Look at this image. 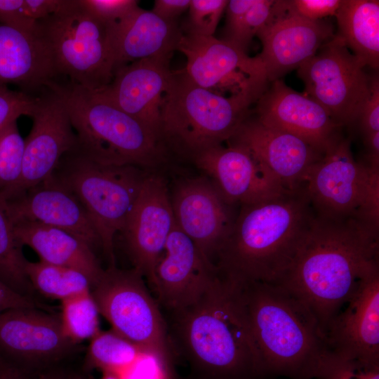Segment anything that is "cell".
Wrapping results in <instances>:
<instances>
[{
	"instance_id": "obj_18",
	"label": "cell",
	"mask_w": 379,
	"mask_h": 379,
	"mask_svg": "<svg viewBox=\"0 0 379 379\" xmlns=\"http://www.w3.org/2000/svg\"><path fill=\"white\" fill-rule=\"evenodd\" d=\"M218 273L175 223L155 267L153 289L159 302L172 313L194 302Z\"/></svg>"
},
{
	"instance_id": "obj_52",
	"label": "cell",
	"mask_w": 379,
	"mask_h": 379,
	"mask_svg": "<svg viewBox=\"0 0 379 379\" xmlns=\"http://www.w3.org/2000/svg\"><path fill=\"white\" fill-rule=\"evenodd\" d=\"M22 379H26V378H25V376H24V377L22 378Z\"/></svg>"
},
{
	"instance_id": "obj_50",
	"label": "cell",
	"mask_w": 379,
	"mask_h": 379,
	"mask_svg": "<svg viewBox=\"0 0 379 379\" xmlns=\"http://www.w3.org/2000/svg\"><path fill=\"white\" fill-rule=\"evenodd\" d=\"M4 359L2 358V357L1 356V354H0V362L3 360Z\"/></svg>"
},
{
	"instance_id": "obj_24",
	"label": "cell",
	"mask_w": 379,
	"mask_h": 379,
	"mask_svg": "<svg viewBox=\"0 0 379 379\" xmlns=\"http://www.w3.org/2000/svg\"><path fill=\"white\" fill-rule=\"evenodd\" d=\"M328 325L327 347L379 361V268L366 276Z\"/></svg>"
},
{
	"instance_id": "obj_13",
	"label": "cell",
	"mask_w": 379,
	"mask_h": 379,
	"mask_svg": "<svg viewBox=\"0 0 379 379\" xmlns=\"http://www.w3.org/2000/svg\"><path fill=\"white\" fill-rule=\"evenodd\" d=\"M371 166L355 161L351 142L340 136L313 166L303 188L316 215L356 218L364 197Z\"/></svg>"
},
{
	"instance_id": "obj_5",
	"label": "cell",
	"mask_w": 379,
	"mask_h": 379,
	"mask_svg": "<svg viewBox=\"0 0 379 379\" xmlns=\"http://www.w3.org/2000/svg\"><path fill=\"white\" fill-rule=\"evenodd\" d=\"M62 98L77 138V149L103 165L135 166L151 170L168 151L160 136L98 93L67 80L51 88Z\"/></svg>"
},
{
	"instance_id": "obj_2",
	"label": "cell",
	"mask_w": 379,
	"mask_h": 379,
	"mask_svg": "<svg viewBox=\"0 0 379 379\" xmlns=\"http://www.w3.org/2000/svg\"><path fill=\"white\" fill-rule=\"evenodd\" d=\"M172 314L195 379L264 378L237 281L218 272L194 302Z\"/></svg>"
},
{
	"instance_id": "obj_29",
	"label": "cell",
	"mask_w": 379,
	"mask_h": 379,
	"mask_svg": "<svg viewBox=\"0 0 379 379\" xmlns=\"http://www.w3.org/2000/svg\"><path fill=\"white\" fill-rule=\"evenodd\" d=\"M287 5L288 1H228L225 37L222 40L246 53L253 36L281 13Z\"/></svg>"
},
{
	"instance_id": "obj_28",
	"label": "cell",
	"mask_w": 379,
	"mask_h": 379,
	"mask_svg": "<svg viewBox=\"0 0 379 379\" xmlns=\"http://www.w3.org/2000/svg\"><path fill=\"white\" fill-rule=\"evenodd\" d=\"M346 46L366 66H379V1L341 0L335 15Z\"/></svg>"
},
{
	"instance_id": "obj_15",
	"label": "cell",
	"mask_w": 379,
	"mask_h": 379,
	"mask_svg": "<svg viewBox=\"0 0 379 379\" xmlns=\"http://www.w3.org/2000/svg\"><path fill=\"white\" fill-rule=\"evenodd\" d=\"M246 151L288 190L303 187L324 153L302 138L248 116L227 141Z\"/></svg>"
},
{
	"instance_id": "obj_10",
	"label": "cell",
	"mask_w": 379,
	"mask_h": 379,
	"mask_svg": "<svg viewBox=\"0 0 379 379\" xmlns=\"http://www.w3.org/2000/svg\"><path fill=\"white\" fill-rule=\"evenodd\" d=\"M365 65L337 35L298 68L305 93L321 105L339 126L357 124L367 99L371 78Z\"/></svg>"
},
{
	"instance_id": "obj_26",
	"label": "cell",
	"mask_w": 379,
	"mask_h": 379,
	"mask_svg": "<svg viewBox=\"0 0 379 379\" xmlns=\"http://www.w3.org/2000/svg\"><path fill=\"white\" fill-rule=\"evenodd\" d=\"M58 80L50 53L36 32L0 24V84L17 85L35 95Z\"/></svg>"
},
{
	"instance_id": "obj_49",
	"label": "cell",
	"mask_w": 379,
	"mask_h": 379,
	"mask_svg": "<svg viewBox=\"0 0 379 379\" xmlns=\"http://www.w3.org/2000/svg\"><path fill=\"white\" fill-rule=\"evenodd\" d=\"M65 379H83V378L79 375H72V376H69V377H68L67 378H65Z\"/></svg>"
},
{
	"instance_id": "obj_36",
	"label": "cell",
	"mask_w": 379,
	"mask_h": 379,
	"mask_svg": "<svg viewBox=\"0 0 379 379\" xmlns=\"http://www.w3.org/2000/svg\"><path fill=\"white\" fill-rule=\"evenodd\" d=\"M227 4V0H190L186 33L213 36Z\"/></svg>"
},
{
	"instance_id": "obj_45",
	"label": "cell",
	"mask_w": 379,
	"mask_h": 379,
	"mask_svg": "<svg viewBox=\"0 0 379 379\" xmlns=\"http://www.w3.org/2000/svg\"><path fill=\"white\" fill-rule=\"evenodd\" d=\"M190 0H156L152 11L166 21H176V18L190 6Z\"/></svg>"
},
{
	"instance_id": "obj_32",
	"label": "cell",
	"mask_w": 379,
	"mask_h": 379,
	"mask_svg": "<svg viewBox=\"0 0 379 379\" xmlns=\"http://www.w3.org/2000/svg\"><path fill=\"white\" fill-rule=\"evenodd\" d=\"M22 247L0 201V280L15 292L31 298L35 290L26 273L28 260L23 255Z\"/></svg>"
},
{
	"instance_id": "obj_20",
	"label": "cell",
	"mask_w": 379,
	"mask_h": 379,
	"mask_svg": "<svg viewBox=\"0 0 379 379\" xmlns=\"http://www.w3.org/2000/svg\"><path fill=\"white\" fill-rule=\"evenodd\" d=\"M74 345L63 331L60 316L36 307L15 308L0 313L3 359L25 364L48 363L65 357Z\"/></svg>"
},
{
	"instance_id": "obj_46",
	"label": "cell",
	"mask_w": 379,
	"mask_h": 379,
	"mask_svg": "<svg viewBox=\"0 0 379 379\" xmlns=\"http://www.w3.org/2000/svg\"><path fill=\"white\" fill-rule=\"evenodd\" d=\"M23 375L13 365L5 360L0 362V379H22Z\"/></svg>"
},
{
	"instance_id": "obj_39",
	"label": "cell",
	"mask_w": 379,
	"mask_h": 379,
	"mask_svg": "<svg viewBox=\"0 0 379 379\" xmlns=\"http://www.w3.org/2000/svg\"><path fill=\"white\" fill-rule=\"evenodd\" d=\"M357 124L359 125L364 139L379 133V79L378 75L371 79L369 94Z\"/></svg>"
},
{
	"instance_id": "obj_8",
	"label": "cell",
	"mask_w": 379,
	"mask_h": 379,
	"mask_svg": "<svg viewBox=\"0 0 379 379\" xmlns=\"http://www.w3.org/2000/svg\"><path fill=\"white\" fill-rule=\"evenodd\" d=\"M36 32L50 53L58 80L93 91L111 82L114 68L107 27L80 0H65L58 11L37 21Z\"/></svg>"
},
{
	"instance_id": "obj_38",
	"label": "cell",
	"mask_w": 379,
	"mask_h": 379,
	"mask_svg": "<svg viewBox=\"0 0 379 379\" xmlns=\"http://www.w3.org/2000/svg\"><path fill=\"white\" fill-rule=\"evenodd\" d=\"M80 3L106 27L121 21L139 6L136 0H80Z\"/></svg>"
},
{
	"instance_id": "obj_19",
	"label": "cell",
	"mask_w": 379,
	"mask_h": 379,
	"mask_svg": "<svg viewBox=\"0 0 379 379\" xmlns=\"http://www.w3.org/2000/svg\"><path fill=\"white\" fill-rule=\"evenodd\" d=\"M255 102L260 121L302 138L322 153L341 136L340 126L321 105L281 79L272 81Z\"/></svg>"
},
{
	"instance_id": "obj_33",
	"label": "cell",
	"mask_w": 379,
	"mask_h": 379,
	"mask_svg": "<svg viewBox=\"0 0 379 379\" xmlns=\"http://www.w3.org/2000/svg\"><path fill=\"white\" fill-rule=\"evenodd\" d=\"M62 329L74 344L91 340L100 331L99 310L91 291L61 301Z\"/></svg>"
},
{
	"instance_id": "obj_4",
	"label": "cell",
	"mask_w": 379,
	"mask_h": 379,
	"mask_svg": "<svg viewBox=\"0 0 379 379\" xmlns=\"http://www.w3.org/2000/svg\"><path fill=\"white\" fill-rule=\"evenodd\" d=\"M238 282L264 377L311 379L327 347L312 310L281 285Z\"/></svg>"
},
{
	"instance_id": "obj_42",
	"label": "cell",
	"mask_w": 379,
	"mask_h": 379,
	"mask_svg": "<svg viewBox=\"0 0 379 379\" xmlns=\"http://www.w3.org/2000/svg\"><path fill=\"white\" fill-rule=\"evenodd\" d=\"M37 21L29 18L24 11L23 0H0V24L34 33Z\"/></svg>"
},
{
	"instance_id": "obj_11",
	"label": "cell",
	"mask_w": 379,
	"mask_h": 379,
	"mask_svg": "<svg viewBox=\"0 0 379 379\" xmlns=\"http://www.w3.org/2000/svg\"><path fill=\"white\" fill-rule=\"evenodd\" d=\"M186 58L183 72L197 86L226 96L258 100L267 88L261 60L213 36L182 34L177 49Z\"/></svg>"
},
{
	"instance_id": "obj_12",
	"label": "cell",
	"mask_w": 379,
	"mask_h": 379,
	"mask_svg": "<svg viewBox=\"0 0 379 379\" xmlns=\"http://www.w3.org/2000/svg\"><path fill=\"white\" fill-rule=\"evenodd\" d=\"M32 129L25 139L20 176L0 200L15 198L47 180L67 152L77 148V138L60 95L47 90L36 95Z\"/></svg>"
},
{
	"instance_id": "obj_25",
	"label": "cell",
	"mask_w": 379,
	"mask_h": 379,
	"mask_svg": "<svg viewBox=\"0 0 379 379\" xmlns=\"http://www.w3.org/2000/svg\"><path fill=\"white\" fill-rule=\"evenodd\" d=\"M107 29L114 71L142 59L171 58L182 34L176 21L164 20L140 6Z\"/></svg>"
},
{
	"instance_id": "obj_17",
	"label": "cell",
	"mask_w": 379,
	"mask_h": 379,
	"mask_svg": "<svg viewBox=\"0 0 379 379\" xmlns=\"http://www.w3.org/2000/svg\"><path fill=\"white\" fill-rule=\"evenodd\" d=\"M192 160L230 206L257 203L288 190L248 151L234 144L214 146Z\"/></svg>"
},
{
	"instance_id": "obj_3",
	"label": "cell",
	"mask_w": 379,
	"mask_h": 379,
	"mask_svg": "<svg viewBox=\"0 0 379 379\" xmlns=\"http://www.w3.org/2000/svg\"><path fill=\"white\" fill-rule=\"evenodd\" d=\"M314 216L303 187L242 205L213 265L233 280L277 284Z\"/></svg>"
},
{
	"instance_id": "obj_14",
	"label": "cell",
	"mask_w": 379,
	"mask_h": 379,
	"mask_svg": "<svg viewBox=\"0 0 379 379\" xmlns=\"http://www.w3.org/2000/svg\"><path fill=\"white\" fill-rule=\"evenodd\" d=\"M174 226L167 183L161 175L148 173L121 233L133 268L152 288L157 263Z\"/></svg>"
},
{
	"instance_id": "obj_48",
	"label": "cell",
	"mask_w": 379,
	"mask_h": 379,
	"mask_svg": "<svg viewBox=\"0 0 379 379\" xmlns=\"http://www.w3.org/2000/svg\"><path fill=\"white\" fill-rule=\"evenodd\" d=\"M100 379H121L118 375L108 372H103V375Z\"/></svg>"
},
{
	"instance_id": "obj_44",
	"label": "cell",
	"mask_w": 379,
	"mask_h": 379,
	"mask_svg": "<svg viewBox=\"0 0 379 379\" xmlns=\"http://www.w3.org/2000/svg\"><path fill=\"white\" fill-rule=\"evenodd\" d=\"M21 307H36V304L31 298L15 292L0 280V313Z\"/></svg>"
},
{
	"instance_id": "obj_9",
	"label": "cell",
	"mask_w": 379,
	"mask_h": 379,
	"mask_svg": "<svg viewBox=\"0 0 379 379\" xmlns=\"http://www.w3.org/2000/svg\"><path fill=\"white\" fill-rule=\"evenodd\" d=\"M91 292L100 314L114 331L169 364L170 341L164 319L136 270L109 267Z\"/></svg>"
},
{
	"instance_id": "obj_40",
	"label": "cell",
	"mask_w": 379,
	"mask_h": 379,
	"mask_svg": "<svg viewBox=\"0 0 379 379\" xmlns=\"http://www.w3.org/2000/svg\"><path fill=\"white\" fill-rule=\"evenodd\" d=\"M169 364L145 354L119 377L121 379H168Z\"/></svg>"
},
{
	"instance_id": "obj_7",
	"label": "cell",
	"mask_w": 379,
	"mask_h": 379,
	"mask_svg": "<svg viewBox=\"0 0 379 379\" xmlns=\"http://www.w3.org/2000/svg\"><path fill=\"white\" fill-rule=\"evenodd\" d=\"M147 170L95 162L77 148L66 153L51 175L79 201L93 225L109 262L115 266L114 239L121 232Z\"/></svg>"
},
{
	"instance_id": "obj_41",
	"label": "cell",
	"mask_w": 379,
	"mask_h": 379,
	"mask_svg": "<svg viewBox=\"0 0 379 379\" xmlns=\"http://www.w3.org/2000/svg\"><path fill=\"white\" fill-rule=\"evenodd\" d=\"M341 0H293L288 1L290 10L295 14L310 20L335 15Z\"/></svg>"
},
{
	"instance_id": "obj_47",
	"label": "cell",
	"mask_w": 379,
	"mask_h": 379,
	"mask_svg": "<svg viewBox=\"0 0 379 379\" xmlns=\"http://www.w3.org/2000/svg\"><path fill=\"white\" fill-rule=\"evenodd\" d=\"M39 379H65L63 375L59 373H48L42 375Z\"/></svg>"
},
{
	"instance_id": "obj_35",
	"label": "cell",
	"mask_w": 379,
	"mask_h": 379,
	"mask_svg": "<svg viewBox=\"0 0 379 379\" xmlns=\"http://www.w3.org/2000/svg\"><path fill=\"white\" fill-rule=\"evenodd\" d=\"M25 140L18 128L17 121L0 131V192L13 187L22 169Z\"/></svg>"
},
{
	"instance_id": "obj_51",
	"label": "cell",
	"mask_w": 379,
	"mask_h": 379,
	"mask_svg": "<svg viewBox=\"0 0 379 379\" xmlns=\"http://www.w3.org/2000/svg\"><path fill=\"white\" fill-rule=\"evenodd\" d=\"M251 379H260V378H251Z\"/></svg>"
},
{
	"instance_id": "obj_23",
	"label": "cell",
	"mask_w": 379,
	"mask_h": 379,
	"mask_svg": "<svg viewBox=\"0 0 379 379\" xmlns=\"http://www.w3.org/2000/svg\"><path fill=\"white\" fill-rule=\"evenodd\" d=\"M2 203L12 222H38L63 230L92 248L100 245L97 232L81 204L51 177Z\"/></svg>"
},
{
	"instance_id": "obj_21",
	"label": "cell",
	"mask_w": 379,
	"mask_h": 379,
	"mask_svg": "<svg viewBox=\"0 0 379 379\" xmlns=\"http://www.w3.org/2000/svg\"><path fill=\"white\" fill-rule=\"evenodd\" d=\"M256 36L262 45L258 57L265 67L268 82L280 79L289 71L298 69L334 36L331 25L293 13L288 1L286 10Z\"/></svg>"
},
{
	"instance_id": "obj_43",
	"label": "cell",
	"mask_w": 379,
	"mask_h": 379,
	"mask_svg": "<svg viewBox=\"0 0 379 379\" xmlns=\"http://www.w3.org/2000/svg\"><path fill=\"white\" fill-rule=\"evenodd\" d=\"M65 0H23L26 15L32 20L38 21L58 11Z\"/></svg>"
},
{
	"instance_id": "obj_22",
	"label": "cell",
	"mask_w": 379,
	"mask_h": 379,
	"mask_svg": "<svg viewBox=\"0 0 379 379\" xmlns=\"http://www.w3.org/2000/svg\"><path fill=\"white\" fill-rule=\"evenodd\" d=\"M170 58H149L122 66L107 86L95 92L160 136L162 98L173 74Z\"/></svg>"
},
{
	"instance_id": "obj_16",
	"label": "cell",
	"mask_w": 379,
	"mask_h": 379,
	"mask_svg": "<svg viewBox=\"0 0 379 379\" xmlns=\"http://www.w3.org/2000/svg\"><path fill=\"white\" fill-rule=\"evenodd\" d=\"M171 202L175 225L213 265L235 219L230 206L206 177L180 181L171 196Z\"/></svg>"
},
{
	"instance_id": "obj_30",
	"label": "cell",
	"mask_w": 379,
	"mask_h": 379,
	"mask_svg": "<svg viewBox=\"0 0 379 379\" xmlns=\"http://www.w3.org/2000/svg\"><path fill=\"white\" fill-rule=\"evenodd\" d=\"M26 273L34 289L51 299L62 301L91 289L89 279L83 273L41 260L28 261Z\"/></svg>"
},
{
	"instance_id": "obj_27",
	"label": "cell",
	"mask_w": 379,
	"mask_h": 379,
	"mask_svg": "<svg viewBox=\"0 0 379 379\" xmlns=\"http://www.w3.org/2000/svg\"><path fill=\"white\" fill-rule=\"evenodd\" d=\"M22 246L32 248L44 262L66 267L83 273L91 287L104 270L93 248L77 237L59 228L30 221L12 222Z\"/></svg>"
},
{
	"instance_id": "obj_1",
	"label": "cell",
	"mask_w": 379,
	"mask_h": 379,
	"mask_svg": "<svg viewBox=\"0 0 379 379\" xmlns=\"http://www.w3.org/2000/svg\"><path fill=\"white\" fill-rule=\"evenodd\" d=\"M378 260L379 231L354 217L331 219L315 215L277 284L308 306L325 335L362 280L379 268Z\"/></svg>"
},
{
	"instance_id": "obj_37",
	"label": "cell",
	"mask_w": 379,
	"mask_h": 379,
	"mask_svg": "<svg viewBox=\"0 0 379 379\" xmlns=\"http://www.w3.org/2000/svg\"><path fill=\"white\" fill-rule=\"evenodd\" d=\"M36 96L0 84V131L21 116L31 117Z\"/></svg>"
},
{
	"instance_id": "obj_31",
	"label": "cell",
	"mask_w": 379,
	"mask_h": 379,
	"mask_svg": "<svg viewBox=\"0 0 379 379\" xmlns=\"http://www.w3.org/2000/svg\"><path fill=\"white\" fill-rule=\"evenodd\" d=\"M145 354L147 353L113 330L100 331L91 340L86 364L119 376Z\"/></svg>"
},
{
	"instance_id": "obj_34",
	"label": "cell",
	"mask_w": 379,
	"mask_h": 379,
	"mask_svg": "<svg viewBox=\"0 0 379 379\" xmlns=\"http://www.w3.org/2000/svg\"><path fill=\"white\" fill-rule=\"evenodd\" d=\"M317 379H379V361L344 354L326 347L311 375Z\"/></svg>"
},
{
	"instance_id": "obj_6",
	"label": "cell",
	"mask_w": 379,
	"mask_h": 379,
	"mask_svg": "<svg viewBox=\"0 0 379 379\" xmlns=\"http://www.w3.org/2000/svg\"><path fill=\"white\" fill-rule=\"evenodd\" d=\"M257 100L223 96L194 84L183 70L173 72L161 102V139L167 151L192 159L230 140Z\"/></svg>"
}]
</instances>
